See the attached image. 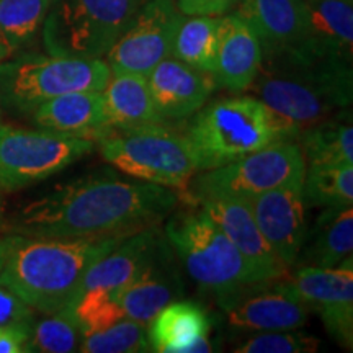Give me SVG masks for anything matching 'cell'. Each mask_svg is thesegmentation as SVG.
<instances>
[{"instance_id":"8d00e7d4","label":"cell","mask_w":353,"mask_h":353,"mask_svg":"<svg viewBox=\"0 0 353 353\" xmlns=\"http://www.w3.org/2000/svg\"><path fill=\"white\" fill-rule=\"evenodd\" d=\"M6 51H3V48H2V44H0V63H2L3 59H6Z\"/></svg>"},{"instance_id":"f35d334b","label":"cell","mask_w":353,"mask_h":353,"mask_svg":"<svg viewBox=\"0 0 353 353\" xmlns=\"http://www.w3.org/2000/svg\"><path fill=\"white\" fill-rule=\"evenodd\" d=\"M0 112H2V110H0Z\"/></svg>"},{"instance_id":"ac0fdd59","label":"cell","mask_w":353,"mask_h":353,"mask_svg":"<svg viewBox=\"0 0 353 353\" xmlns=\"http://www.w3.org/2000/svg\"><path fill=\"white\" fill-rule=\"evenodd\" d=\"M198 203L242 255L257 268L263 280L286 278L288 268L273 254L272 247L265 241L249 201L241 198L206 196L198 198Z\"/></svg>"},{"instance_id":"e0dca14e","label":"cell","mask_w":353,"mask_h":353,"mask_svg":"<svg viewBox=\"0 0 353 353\" xmlns=\"http://www.w3.org/2000/svg\"><path fill=\"white\" fill-rule=\"evenodd\" d=\"M148 83L159 114L165 121L187 120L205 107L214 92L213 74L165 57L148 74Z\"/></svg>"},{"instance_id":"74e56055","label":"cell","mask_w":353,"mask_h":353,"mask_svg":"<svg viewBox=\"0 0 353 353\" xmlns=\"http://www.w3.org/2000/svg\"><path fill=\"white\" fill-rule=\"evenodd\" d=\"M52 2H56V0H51V3H52Z\"/></svg>"},{"instance_id":"ffe728a7","label":"cell","mask_w":353,"mask_h":353,"mask_svg":"<svg viewBox=\"0 0 353 353\" xmlns=\"http://www.w3.org/2000/svg\"><path fill=\"white\" fill-rule=\"evenodd\" d=\"M262 65V44L257 34L236 13L221 15L218 59L213 77L216 85L231 92L247 90Z\"/></svg>"},{"instance_id":"d6986e66","label":"cell","mask_w":353,"mask_h":353,"mask_svg":"<svg viewBox=\"0 0 353 353\" xmlns=\"http://www.w3.org/2000/svg\"><path fill=\"white\" fill-rule=\"evenodd\" d=\"M164 237L165 236L159 226L143 229V231L126 236L108 254L95 260L88 267L76 301L87 291H117L130 283L132 278L145 267V263L152 259Z\"/></svg>"},{"instance_id":"3957f363","label":"cell","mask_w":353,"mask_h":353,"mask_svg":"<svg viewBox=\"0 0 353 353\" xmlns=\"http://www.w3.org/2000/svg\"><path fill=\"white\" fill-rule=\"evenodd\" d=\"M259 100L299 130L327 120L352 103V64L317 61L293 51L262 56L252 85Z\"/></svg>"},{"instance_id":"7402d4cb","label":"cell","mask_w":353,"mask_h":353,"mask_svg":"<svg viewBox=\"0 0 353 353\" xmlns=\"http://www.w3.org/2000/svg\"><path fill=\"white\" fill-rule=\"evenodd\" d=\"M32 113L41 130L69 132L88 139H100L113 130L101 90L70 92L44 101Z\"/></svg>"},{"instance_id":"2e32d148","label":"cell","mask_w":353,"mask_h":353,"mask_svg":"<svg viewBox=\"0 0 353 353\" xmlns=\"http://www.w3.org/2000/svg\"><path fill=\"white\" fill-rule=\"evenodd\" d=\"M112 293L125 317L145 325L162 307L182 296L183 281L176 267V255L165 237L143 270Z\"/></svg>"},{"instance_id":"8fae6325","label":"cell","mask_w":353,"mask_h":353,"mask_svg":"<svg viewBox=\"0 0 353 353\" xmlns=\"http://www.w3.org/2000/svg\"><path fill=\"white\" fill-rule=\"evenodd\" d=\"M228 325L237 332L301 329L309 309L285 278L249 283L216 296Z\"/></svg>"},{"instance_id":"484cf974","label":"cell","mask_w":353,"mask_h":353,"mask_svg":"<svg viewBox=\"0 0 353 353\" xmlns=\"http://www.w3.org/2000/svg\"><path fill=\"white\" fill-rule=\"evenodd\" d=\"M307 165H353L352 113L342 110L299 131L294 139Z\"/></svg>"},{"instance_id":"f1b7e54d","label":"cell","mask_w":353,"mask_h":353,"mask_svg":"<svg viewBox=\"0 0 353 353\" xmlns=\"http://www.w3.org/2000/svg\"><path fill=\"white\" fill-rule=\"evenodd\" d=\"M306 205L345 208L353 203V165H307L303 180Z\"/></svg>"},{"instance_id":"1f68e13d","label":"cell","mask_w":353,"mask_h":353,"mask_svg":"<svg viewBox=\"0 0 353 353\" xmlns=\"http://www.w3.org/2000/svg\"><path fill=\"white\" fill-rule=\"evenodd\" d=\"M319 348V341L294 330H270L250 335L234 348L236 353H312Z\"/></svg>"},{"instance_id":"9c48e42d","label":"cell","mask_w":353,"mask_h":353,"mask_svg":"<svg viewBox=\"0 0 353 353\" xmlns=\"http://www.w3.org/2000/svg\"><path fill=\"white\" fill-rule=\"evenodd\" d=\"M94 139L0 123V188L15 192L68 169L94 151Z\"/></svg>"},{"instance_id":"5b68a950","label":"cell","mask_w":353,"mask_h":353,"mask_svg":"<svg viewBox=\"0 0 353 353\" xmlns=\"http://www.w3.org/2000/svg\"><path fill=\"white\" fill-rule=\"evenodd\" d=\"M164 236L190 278L214 296L263 281L257 268L201 208L172 214Z\"/></svg>"},{"instance_id":"5bb4252c","label":"cell","mask_w":353,"mask_h":353,"mask_svg":"<svg viewBox=\"0 0 353 353\" xmlns=\"http://www.w3.org/2000/svg\"><path fill=\"white\" fill-rule=\"evenodd\" d=\"M247 201L273 254L286 268L293 267L307 234L303 182L270 190Z\"/></svg>"},{"instance_id":"4316f807","label":"cell","mask_w":353,"mask_h":353,"mask_svg":"<svg viewBox=\"0 0 353 353\" xmlns=\"http://www.w3.org/2000/svg\"><path fill=\"white\" fill-rule=\"evenodd\" d=\"M221 17L187 15L176 28L170 56L213 74L218 59Z\"/></svg>"},{"instance_id":"9a60e30c","label":"cell","mask_w":353,"mask_h":353,"mask_svg":"<svg viewBox=\"0 0 353 353\" xmlns=\"http://www.w3.org/2000/svg\"><path fill=\"white\" fill-rule=\"evenodd\" d=\"M353 3L352 0H303V25L291 50L317 61L352 64Z\"/></svg>"},{"instance_id":"8992f818","label":"cell","mask_w":353,"mask_h":353,"mask_svg":"<svg viewBox=\"0 0 353 353\" xmlns=\"http://www.w3.org/2000/svg\"><path fill=\"white\" fill-rule=\"evenodd\" d=\"M144 0H56L41 37L51 56L103 59L125 33Z\"/></svg>"},{"instance_id":"7a4b0ae2","label":"cell","mask_w":353,"mask_h":353,"mask_svg":"<svg viewBox=\"0 0 353 353\" xmlns=\"http://www.w3.org/2000/svg\"><path fill=\"white\" fill-rule=\"evenodd\" d=\"M126 236L32 237L13 234L6 239L0 283L33 311L54 314L76 303L83 275Z\"/></svg>"},{"instance_id":"d590c367","label":"cell","mask_w":353,"mask_h":353,"mask_svg":"<svg viewBox=\"0 0 353 353\" xmlns=\"http://www.w3.org/2000/svg\"><path fill=\"white\" fill-rule=\"evenodd\" d=\"M3 259H6V239H0V270L3 267Z\"/></svg>"},{"instance_id":"7c38bea8","label":"cell","mask_w":353,"mask_h":353,"mask_svg":"<svg viewBox=\"0 0 353 353\" xmlns=\"http://www.w3.org/2000/svg\"><path fill=\"white\" fill-rule=\"evenodd\" d=\"M183 19L174 0H144L125 33L105 54L112 74L148 76L170 56L176 28Z\"/></svg>"},{"instance_id":"277c9868","label":"cell","mask_w":353,"mask_h":353,"mask_svg":"<svg viewBox=\"0 0 353 353\" xmlns=\"http://www.w3.org/2000/svg\"><path fill=\"white\" fill-rule=\"evenodd\" d=\"M187 131L198 172L229 162L275 143L294 141L299 128L262 100L236 97L198 110Z\"/></svg>"},{"instance_id":"d4e9b609","label":"cell","mask_w":353,"mask_h":353,"mask_svg":"<svg viewBox=\"0 0 353 353\" xmlns=\"http://www.w3.org/2000/svg\"><path fill=\"white\" fill-rule=\"evenodd\" d=\"M101 94L108 123L113 130H130L167 123L154 105L148 76L132 72L112 74Z\"/></svg>"},{"instance_id":"cb8c5ba5","label":"cell","mask_w":353,"mask_h":353,"mask_svg":"<svg viewBox=\"0 0 353 353\" xmlns=\"http://www.w3.org/2000/svg\"><path fill=\"white\" fill-rule=\"evenodd\" d=\"M353 249V210L325 208L314 228L306 234L294 265L314 268H337L352 257ZM293 265V267H294Z\"/></svg>"},{"instance_id":"52a82bcc","label":"cell","mask_w":353,"mask_h":353,"mask_svg":"<svg viewBox=\"0 0 353 353\" xmlns=\"http://www.w3.org/2000/svg\"><path fill=\"white\" fill-rule=\"evenodd\" d=\"M99 141L108 164L143 182L187 192L198 172L187 136L165 125L112 130Z\"/></svg>"},{"instance_id":"f546056e","label":"cell","mask_w":353,"mask_h":353,"mask_svg":"<svg viewBox=\"0 0 353 353\" xmlns=\"http://www.w3.org/2000/svg\"><path fill=\"white\" fill-rule=\"evenodd\" d=\"M79 352L83 353H143L151 352L148 325L120 319L108 327L81 335Z\"/></svg>"},{"instance_id":"6da1fadb","label":"cell","mask_w":353,"mask_h":353,"mask_svg":"<svg viewBox=\"0 0 353 353\" xmlns=\"http://www.w3.org/2000/svg\"><path fill=\"white\" fill-rule=\"evenodd\" d=\"M179 195L151 182H128L113 172H95L26 203L10 231L32 237L130 236L161 226Z\"/></svg>"},{"instance_id":"d6a6232c","label":"cell","mask_w":353,"mask_h":353,"mask_svg":"<svg viewBox=\"0 0 353 353\" xmlns=\"http://www.w3.org/2000/svg\"><path fill=\"white\" fill-rule=\"evenodd\" d=\"M34 322L33 309L0 283V330H15L30 334Z\"/></svg>"},{"instance_id":"e575fe53","label":"cell","mask_w":353,"mask_h":353,"mask_svg":"<svg viewBox=\"0 0 353 353\" xmlns=\"http://www.w3.org/2000/svg\"><path fill=\"white\" fill-rule=\"evenodd\" d=\"M28 334L0 330V353H28Z\"/></svg>"},{"instance_id":"44dd1931","label":"cell","mask_w":353,"mask_h":353,"mask_svg":"<svg viewBox=\"0 0 353 353\" xmlns=\"http://www.w3.org/2000/svg\"><path fill=\"white\" fill-rule=\"evenodd\" d=\"M211 321L201 304L172 301L148 324L151 352L201 353L213 352L210 342Z\"/></svg>"},{"instance_id":"4fadbf2b","label":"cell","mask_w":353,"mask_h":353,"mask_svg":"<svg viewBox=\"0 0 353 353\" xmlns=\"http://www.w3.org/2000/svg\"><path fill=\"white\" fill-rule=\"evenodd\" d=\"M353 257L337 268L298 267L290 288L307 309L321 316L327 332L350 350L353 347Z\"/></svg>"},{"instance_id":"836d02e7","label":"cell","mask_w":353,"mask_h":353,"mask_svg":"<svg viewBox=\"0 0 353 353\" xmlns=\"http://www.w3.org/2000/svg\"><path fill=\"white\" fill-rule=\"evenodd\" d=\"M175 3L183 15L221 17L234 10L241 0H176Z\"/></svg>"},{"instance_id":"4dcf8cb0","label":"cell","mask_w":353,"mask_h":353,"mask_svg":"<svg viewBox=\"0 0 353 353\" xmlns=\"http://www.w3.org/2000/svg\"><path fill=\"white\" fill-rule=\"evenodd\" d=\"M33 322L28 334L30 352L70 353L79 350L81 327L72 307H64L54 314Z\"/></svg>"},{"instance_id":"ba28073f","label":"cell","mask_w":353,"mask_h":353,"mask_svg":"<svg viewBox=\"0 0 353 353\" xmlns=\"http://www.w3.org/2000/svg\"><path fill=\"white\" fill-rule=\"evenodd\" d=\"M112 70L103 59L21 56L0 63V103L32 113L38 105L70 92L103 90Z\"/></svg>"},{"instance_id":"30bf717a","label":"cell","mask_w":353,"mask_h":353,"mask_svg":"<svg viewBox=\"0 0 353 353\" xmlns=\"http://www.w3.org/2000/svg\"><path fill=\"white\" fill-rule=\"evenodd\" d=\"M306 162L296 141L259 149L226 165L201 170L193 182L198 198L224 196L250 200L270 190L304 180Z\"/></svg>"},{"instance_id":"603a6c76","label":"cell","mask_w":353,"mask_h":353,"mask_svg":"<svg viewBox=\"0 0 353 353\" xmlns=\"http://www.w3.org/2000/svg\"><path fill=\"white\" fill-rule=\"evenodd\" d=\"M234 13L257 34L262 56L291 50L301 33L303 0H241Z\"/></svg>"},{"instance_id":"83f0119b","label":"cell","mask_w":353,"mask_h":353,"mask_svg":"<svg viewBox=\"0 0 353 353\" xmlns=\"http://www.w3.org/2000/svg\"><path fill=\"white\" fill-rule=\"evenodd\" d=\"M51 0H0V44L10 57L41 33Z\"/></svg>"}]
</instances>
